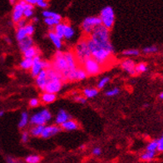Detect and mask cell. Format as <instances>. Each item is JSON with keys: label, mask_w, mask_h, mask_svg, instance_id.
Wrapping results in <instances>:
<instances>
[{"label": "cell", "mask_w": 163, "mask_h": 163, "mask_svg": "<svg viewBox=\"0 0 163 163\" xmlns=\"http://www.w3.org/2000/svg\"><path fill=\"white\" fill-rule=\"evenodd\" d=\"M33 11L32 9H24L23 11V16L26 17V18H29L33 15Z\"/></svg>", "instance_id": "cell-42"}, {"label": "cell", "mask_w": 163, "mask_h": 163, "mask_svg": "<svg viewBox=\"0 0 163 163\" xmlns=\"http://www.w3.org/2000/svg\"><path fill=\"white\" fill-rule=\"evenodd\" d=\"M7 162L8 163H17L16 161L13 160V158H11V157H8V158H7Z\"/></svg>", "instance_id": "cell-48"}, {"label": "cell", "mask_w": 163, "mask_h": 163, "mask_svg": "<svg viewBox=\"0 0 163 163\" xmlns=\"http://www.w3.org/2000/svg\"><path fill=\"white\" fill-rule=\"evenodd\" d=\"M69 118H70L69 115L64 110H62V109H61V110L59 111L58 116H57L56 122H57V124H61V125H62V124L64 123L65 121H68Z\"/></svg>", "instance_id": "cell-17"}, {"label": "cell", "mask_w": 163, "mask_h": 163, "mask_svg": "<svg viewBox=\"0 0 163 163\" xmlns=\"http://www.w3.org/2000/svg\"><path fill=\"white\" fill-rule=\"evenodd\" d=\"M4 114V111H0V117H3Z\"/></svg>", "instance_id": "cell-50"}, {"label": "cell", "mask_w": 163, "mask_h": 163, "mask_svg": "<svg viewBox=\"0 0 163 163\" xmlns=\"http://www.w3.org/2000/svg\"><path fill=\"white\" fill-rule=\"evenodd\" d=\"M119 93V89L118 88H113L111 90H109L106 92V95L108 97H112V96H116Z\"/></svg>", "instance_id": "cell-38"}, {"label": "cell", "mask_w": 163, "mask_h": 163, "mask_svg": "<svg viewBox=\"0 0 163 163\" xmlns=\"http://www.w3.org/2000/svg\"><path fill=\"white\" fill-rule=\"evenodd\" d=\"M109 78H108V77H106V78H103L101 79V81L99 82V83H98V88H104V86L107 83H108V82H109Z\"/></svg>", "instance_id": "cell-39"}, {"label": "cell", "mask_w": 163, "mask_h": 163, "mask_svg": "<svg viewBox=\"0 0 163 163\" xmlns=\"http://www.w3.org/2000/svg\"><path fill=\"white\" fill-rule=\"evenodd\" d=\"M23 11L24 8H23V1H20L19 3L15 4L13 12V21L14 23H18L22 19L23 16Z\"/></svg>", "instance_id": "cell-11"}, {"label": "cell", "mask_w": 163, "mask_h": 163, "mask_svg": "<svg viewBox=\"0 0 163 163\" xmlns=\"http://www.w3.org/2000/svg\"><path fill=\"white\" fill-rule=\"evenodd\" d=\"M87 39H88V48H89V50L91 52V58L95 59L101 67L108 63L110 61V58H111L112 52L100 48L93 41H91L89 38H88Z\"/></svg>", "instance_id": "cell-2"}, {"label": "cell", "mask_w": 163, "mask_h": 163, "mask_svg": "<svg viewBox=\"0 0 163 163\" xmlns=\"http://www.w3.org/2000/svg\"><path fill=\"white\" fill-rule=\"evenodd\" d=\"M28 116L27 112H23L21 115V119H20L19 124H18V127L20 128H23L26 126L28 124Z\"/></svg>", "instance_id": "cell-29"}, {"label": "cell", "mask_w": 163, "mask_h": 163, "mask_svg": "<svg viewBox=\"0 0 163 163\" xmlns=\"http://www.w3.org/2000/svg\"><path fill=\"white\" fill-rule=\"evenodd\" d=\"M121 68L122 69H124L126 72H127L128 73H130L131 75H135L137 74L136 73V71H135V68H136V65H135V62L131 60V59H126L124 60L123 62H121Z\"/></svg>", "instance_id": "cell-13"}, {"label": "cell", "mask_w": 163, "mask_h": 163, "mask_svg": "<svg viewBox=\"0 0 163 163\" xmlns=\"http://www.w3.org/2000/svg\"><path fill=\"white\" fill-rule=\"evenodd\" d=\"M73 55L75 57L77 62H78L80 65H82L86 60L91 58V54L88 45V39L82 38L79 41L74 48Z\"/></svg>", "instance_id": "cell-4"}, {"label": "cell", "mask_w": 163, "mask_h": 163, "mask_svg": "<svg viewBox=\"0 0 163 163\" xmlns=\"http://www.w3.org/2000/svg\"><path fill=\"white\" fill-rule=\"evenodd\" d=\"M87 73L84 71V69L81 67H78L77 68L72 72L68 76L67 80L68 81H79V80H83L87 78Z\"/></svg>", "instance_id": "cell-9"}, {"label": "cell", "mask_w": 163, "mask_h": 163, "mask_svg": "<svg viewBox=\"0 0 163 163\" xmlns=\"http://www.w3.org/2000/svg\"><path fill=\"white\" fill-rule=\"evenodd\" d=\"M157 147H158V140L152 141L147 145V151H156V150H157Z\"/></svg>", "instance_id": "cell-31"}, {"label": "cell", "mask_w": 163, "mask_h": 163, "mask_svg": "<svg viewBox=\"0 0 163 163\" xmlns=\"http://www.w3.org/2000/svg\"><path fill=\"white\" fill-rule=\"evenodd\" d=\"M159 98H160V99H161V100H163V91L161 93L160 95H159Z\"/></svg>", "instance_id": "cell-49"}, {"label": "cell", "mask_w": 163, "mask_h": 163, "mask_svg": "<svg viewBox=\"0 0 163 163\" xmlns=\"http://www.w3.org/2000/svg\"><path fill=\"white\" fill-rule=\"evenodd\" d=\"M157 51V48L155 46H151V47H147L143 49V52L145 53H152V52H156Z\"/></svg>", "instance_id": "cell-37"}, {"label": "cell", "mask_w": 163, "mask_h": 163, "mask_svg": "<svg viewBox=\"0 0 163 163\" xmlns=\"http://www.w3.org/2000/svg\"><path fill=\"white\" fill-rule=\"evenodd\" d=\"M28 140V132H23L22 135V141L23 142H26Z\"/></svg>", "instance_id": "cell-46"}, {"label": "cell", "mask_w": 163, "mask_h": 163, "mask_svg": "<svg viewBox=\"0 0 163 163\" xmlns=\"http://www.w3.org/2000/svg\"><path fill=\"white\" fill-rule=\"evenodd\" d=\"M64 29H65V23H60L58 25H56L54 33L57 34V36L59 38L62 39L64 38Z\"/></svg>", "instance_id": "cell-21"}, {"label": "cell", "mask_w": 163, "mask_h": 163, "mask_svg": "<svg viewBox=\"0 0 163 163\" xmlns=\"http://www.w3.org/2000/svg\"><path fill=\"white\" fill-rule=\"evenodd\" d=\"M60 131V127L58 126H48V127H45L44 129L42 131L41 137H44V138H48L55 135Z\"/></svg>", "instance_id": "cell-14"}, {"label": "cell", "mask_w": 163, "mask_h": 163, "mask_svg": "<svg viewBox=\"0 0 163 163\" xmlns=\"http://www.w3.org/2000/svg\"><path fill=\"white\" fill-rule=\"evenodd\" d=\"M41 161V157L38 155H31L26 157L27 163H38Z\"/></svg>", "instance_id": "cell-32"}, {"label": "cell", "mask_w": 163, "mask_h": 163, "mask_svg": "<svg viewBox=\"0 0 163 163\" xmlns=\"http://www.w3.org/2000/svg\"><path fill=\"white\" fill-rule=\"evenodd\" d=\"M101 25V21L98 17H88L82 23V28L87 34H91L95 28Z\"/></svg>", "instance_id": "cell-7"}, {"label": "cell", "mask_w": 163, "mask_h": 163, "mask_svg": "<svg viewBox=\"0 0 163 163\" xmlns=\"http://www.w3.org/2000/svg\"><path fill=\"white\" fill-rule=\"evenodd\" d=\"M74 34V31L72 29V28L68 24L65 23V29H64V38L67 39L71 38Z\"/></svg>", "instance_id": "cell-26"}, {"label": "cell", "mask_w": 163, "mask_h": 163, "mask_svg": "<svg viewBox=\"0 0 163 163\" xmlns=\"http://www.w3.org/2000/svg\"><path fill=\"white\" fill-rule=\"evenodd\" d=\"M28 35H27L26 30H25V28H18V29L17 31V39L18 41H22L24 38H26Z\"/></svg>", "instance_id": "cell-25"}, {"label": "cell", "mask_w": 163, "mask_h": 163, "mask_svg": "<svg viewBox=\"0 0 163 163\" xmlns=\"http://www.w3.org/2000/svg\"><path fill=\"white\" fill-rule=\"evenodd\" d=\"M74 100L77 101H79V102H82V103H84L86 102V98H83V97H81V96H79V97H76L74 98Z\"/></svg>", "instance_id": "cell-44"}, {"label": "cell", "mask_w": 163, "mask_h": 163, "mask_svg": "<svg viewBox=\"0 0 163 163\" xmlns=\"http://www.w3.org/2000/svg\"><path fill=\"white\" fill-rule=\"evenodd\" d=\"M37 85L42 90L44 89L46 84L48 83V79H47V70H42L38 75L36 78Z\"/></svg>", "instance_id": "cell-15"}, {"label": "cell", "mask_w": 163, "mask_h": 163, "mask_svg": "<svg viewBox=\"0 0 163 163\" xmlns=\"http://www.w3.org/2000/svg\"><path fill=\"white\" fill-rule=\"evenodd\" d=\"M157 150L160 151H163V136L160 140H158V147Z\"/></svg>", "instance_id": "cell-43"}, {"label": "cell", "mask_w": 163, "mask_h": 163, "mask_svg": "<svg viewBox=\"0 0 163 163\" xmlns=\"http://www.w3.org/2000/svg\"><path fill=\"white\" fill-rule=\"evenodd\" d=\"M42 15L45 17L46 18H53V19L58 20V21H60L61 18H62L58 13L50 12V11H43L42 12Z\"/></svg>", "instance_id": "cell-23"}, {"label": "cell", "mask_w": 163, "mask_h": 163, "mask_svg": "<svg viewBox=\"0 0 163 163\" xmlns=\"http://www.w3.org/2000/svg\"><path fill=\"white\" fill-rule=\"evenodd\" d=\"M147 70V66L146 63L141 62L138 65L136 66L135 68V71L136 73H141V72H145Z\"/></svg>", "instance_id": "cell-33"}, {"label": "cell", "mask_w": 163, "mask_h": 163, "mask_svg": "<svg viewBox=\"0 0 163 163\" xmlns=\"http://www.w3.org/2000/svg\"><path fill=\"white\" fill-rule=\"evenodd\" d=\"M39 104V101L36 99V98H33V99H31L29 101V105L33 108H35V107H38Z\"/></svg>", "instance_id": "cell-40"}, {"label": "cell", "mask_w": 163, "mask_h": 163, "mask_svg": "<svg viewBox=\"0 0 163 163\" xmlns=\"http://www.w3.org/2000/svg\"><path fill=\"white\" fill-rule=\"evenodd\" d=\"M89 38L101 48L111 52H113V48L110 42L109 30L107 29L102 25L95 28L94 30L90 34Z\"/></svg>", "instance_id": "cell-1"}, {"label": "cell", "mask_w": 163, "mask_h": 163, "mask_svg": "<svg viewBox=\"0 0 163 163\" xmlns=\"http://www.w3.org/2000/svg\"><path fill=\"white\" fill-rule=\"evenodd\" d=\"M61 88H62V81H60V80L50 81L48 82V83L46 84L43 91H45V92H48V93L55 94L56 92L60 91Z\"/></svg>", "instance_id": "cell-10"}, {"label": "cell", "mask_w": 163, "mask_h": 163, "mask_svg": "<svg viewBox=\"0 0 163 163\" xmlns=\"http://www.w3.org/2000/svg\"><path fill=\"white\" fill-rule=\"evenodd\" d=\"M122 53H123V55L126 56H137L139 55L140 52L137 49H129V50L124 51Z\"/></svg>", "instance_id": "cell-34"}, {"label": "cell", "mask_w": 163, "mask_h": 163, "mask_svg": "<svg viewBox=\"0 0 163 163\" xmlns=\"http://www.w3.org/2000/svg\"><path fill=\"white\" fill-rule=\"evenodd\" d=\"M52 68L54 69L62 76V80H67L68 76L71 73V71L69 68L68 63L66 60L64 52H60V51L56 52L52 64Z\"/></svg>", "instance_id": "cell-3"}, {"label": "cell", "mask_w": 163, "mask_h": 163, "mask_svg": "<svg viewBox=\"0 0 163 163\" xmlns=\"http://www.w3.org/2000/svg\"><path fill=\"white\" fill-rule=\"evenodd\" d=\"M21 68L23 69H30L32 68L33 66V59L31 58H24L20 63Z\"/></svg>", "instance_id": "cell-27"}, {"label": "cell", "mask_w": 163, "mask_h": 163, "mask_svg": "<svg viewBox=\"0 0 163 163\" xmlns=\"http://www.w3.org/2000/svg\"><path fill=\"white\" fill-rule=\"evenodd\" d=\"M83 93L86 96V98H91L96 97L98 93V89H95V88H86L83 91Z\"/></svg>", "instance_id": "cell-24"}, {"label": "cell", "mask_w": 163, "mask_h": 163, "mask_svg": "<svg viewBox=\"0 0 163 163\" xmlns=\"http://www.w3.org/2000/svg\"><path fill=\"white\" fill-rule=\"evenodd\" d=\"M48 36L49 38H50V39L52 40V42H53V44L55 45V47L57 48L60 49L62 48V39L59 38L54 32L50 31L48 33Z\"/></svg>", "instance_id": "cell-19"}, {"label": "cell", "mask_w": 163, "mask_h": 163, "mask_svg": "<svg viewBox=\"0 0 163 163\" xmlns=\"http://www.w3.org/2000/svg\"><path fill=\"white\" fill-rule=\"evenodd\" d=\"M31 47H33V40L31 38V37H27L26 38L19 42V48L23 52L30 48Z\"/></svg>", "instance_id": "cell-16"}, {"label": "cell", "mask_w": 163, "mask_h": 163, "mask_svg": "<svg viewBox=\"0 0 163 163\" xmlns=\"http://www.w3.org/2000/svg\"><path fill=\"white\" fill-rule=\"evenodd\" d=\"M82 67H83V69L87 73V75L89 76L98 74L99 72H101V69H102V67L92 58H90L88 60H86L84 63L82 64Z\"/></svg>", "instance_id": "cell-6"}, {"label": "cell", "mask_w": 163, "mask_h": 163, "mask_svg": "<svg viewBox=\"0 0 163 163\" xmlns=\"http://www.w3.org/2000/svg\"><path fill=\"white\" fill-rule=\"evenodd\" d=\"M101 152V149L99 148V147H95L94 149H93V151H92V153L94 154V155H96V156H98V155H100Z\"/></svg>", "instance_id": "cell-45"}, {"label": "cell", "mask_w": 163, "mask_h": 163, "mask_svg": "<svg viewBox=\"0 0 163 163\" xmlns=\"http://www.w3.org/2000/svg\"><path fill=\"white\" fill-rule=\"evenodd\" d=\"M62 127L63 129L67 131H72L78 129V124L75 121L72 120H68V121H65L64 123L62 124Z\"/></svg>", "instance_id": "cell-20"}, {"label": "cell", "mask_w": 163, "mask_h": 163, "mask_svg": "<svg viewBox=\"0 0 163 163\" xmlns=\"http://www.w3.org/2000/svg\"><path fill=\"white\" fill-rule=\"evenodd\" d=\"M56 100V95L45 92L42 95V101L45 103H51Z\"/></svg>", "instance_id": "cell-22"}, {"label": "cell", "mask_w": 163, "mask_h": 163, "mask_svg": "<svg viewBox=\"0 0 163 163\" xmlns=\"http://www.w3.org/2000/svg\"><path fill=\"white\" fill-rule=\"evenodd\" d=\"M44 126H42V125H40V126H36V127H34L31 130V133L33 136H35V137H38V136H41L42 135V132L43 129H44Z\"/></svg>", "instance_id": "cell-28"}, {"label": "cell", "mask_w": 163, "mask_h": 163, "mask_svg": "<svg viewBox=\"0 0 163 163\" xmlns=\"http://www.w3.org/2000/svg\"><path fill=\"white\" fill-rule=\"evenodd\" d=\"M42 60L40 59L39 56H37L34 58H33V66H32V75L33 77H38L40 72H42Z\"/></svg>", "instance_id": "cell-12"}, {"label": "cell", "mask_w": 163, "mask_h": 163, "mask_svg": "<svg viewBox=\"0 0 163 163\" xmlns=\"http://www.w3.org/2000/svg\"><path fill=\"white\" fill-rule=\"evenodd\" d=\"M37 5H38L41 8H47L48 7V3L43 0H37Z\"/></svg>", "instance_id": "cell-41"}, {"label": "cell", "mask_w": 163, "mask_h": 163, "mask_svg": "<svg viewBox=\"0 0 163 163\" xmlns=\"http://www.w3.org/2000/svg\"><path fill=\"white\" fill-rule=\"evenodd\" d=\"M99 18L101 21L102 26L105 27L108 30L111 29L114 24L115 20L114 11L112 9V8L110 6L105 7L101 11V14Z\"/></svg>", "instance_id": "cell-5"}, {"label": "cell", "mask_w": 163, "mask_h": 163, "mask_svg": "<svg viewBox=\"0 0 163 163\" xmlns=\"http://www.w3.org/2000/svg\"><path fill=\"white\" fill-rule=\"evenodd\" d=\"M156 155V151H147L141 156V159L143 161H151Z\"/></svg>", "instance_id": "cell-30"}, {"label": "cell", "mask_w": 163, "mask_h": 163, "mask_svg": "<svg viewBox=\"0 0 163 163\" xmlns=\"http://www.w3.org/2000/svg\"><path fill=\"white\" fill-rule=\"evenodd\" d=\"M23 55H24L25 58L33 59L37 56H38V50L35 47H31L30 48H28L23 52Z\"/></svg>", "instance_id": "cell-18"}, {"label": "cell", "mask_w": 163, "mask_h": 163, "mask_svg": "<svg viewBox=\"0 0 163 163\" xmlns=\"http://www.w3.org/2000/svg\"><path fill=\"white\" fill-rule=\"evenodd\" d=\"M24 28H25V30H26L28 37H30L31 35H33V32H34V28H33L32 24H28V25H26Z\"/></svg>", "instance_id": "cell-35"}, {"label": "cell", "mask_w": 163, "mask_h": 163, "mask_svg": "<svg viewBox=\"0 0 163 163\" xmlns=\"http://www.w3.org/2000/svg\"><path fill=\"white\" fill-rule=\"evenodd\" d=\"M45 23L49 26H53V25H58L60 23V21L58 20L53 19V18H45Z\"/></svg>", "instance_id": "cell-36"}, {"label": "cell", "mask_w": 163, "mask_h": 163, "mask_svg": "<svg viewBox=\"0 0 163 163\" xmlns=\"http://www.w3.org/2000/svg\"><path fill=\"white\" fill-rule=\"evenodd\" d=\"M17 24H18V28H23V27H25L24 26L25 25V20L21 19L18 23H17Z\"/></svg>", "instance_id": "cell-47"}, {"label": "cell", "mask_w": 163, "mask_h": 163, "mask_svg": "<svg viewBox=\"0 0 163 163\" xmlns=\"http://www.w3.org/2000/svg\"><path fill=\"white\" fill-rule=\"evenodd\" d=\"M51 117L52 116H51L50 111L47 109H44L38 113L33 115L31 118L30 121H31V123L33 124V125H36V126H40V125L43 126L46 123V121L51 119Z\"/></svg>", "instance_id": "cell-8"}]
</instances>
